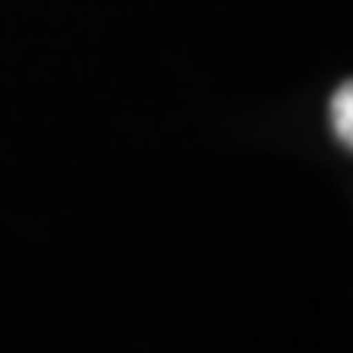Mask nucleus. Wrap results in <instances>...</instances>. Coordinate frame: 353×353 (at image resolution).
Wrapping results in <instances>:
<instances>
[{"label":"nucleus","instance_id":"f257e3e1","mask_svg":"<svg viewBox=\"0 0 353 353\" xmlns=\"http://www.w3.org/2000/svg\"><path fill=\"white\" fill-rule=\"evenodd\" d=\"M330 125H334V134L353 151V79L343 82L330 99Z\"/></svg>","mask_w":353,"mask_h":353}]
</instances>
